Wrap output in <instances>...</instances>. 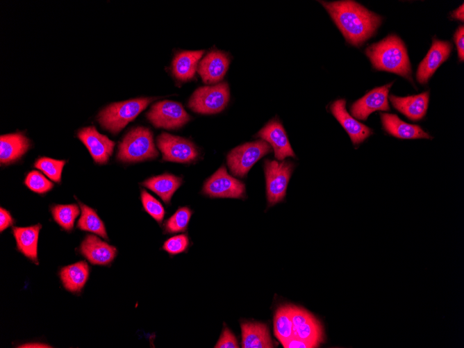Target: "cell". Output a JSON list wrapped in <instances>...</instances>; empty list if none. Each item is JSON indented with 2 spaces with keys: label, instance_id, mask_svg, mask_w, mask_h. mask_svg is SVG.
I'll return each instance as SVG.
<instances>
[{
  "label": "cell",
  "instance_id": "f35d334b",
  "mask_svg": "<svg viewBox=\"0 0 464 348\" xmlns=\"http://www.w3.org/2000/svg\"><path fill=\"white\" fill-rule=\"evenodd\" d=\"M463 4L459 6L456 10L452 13V17L463 21L464 20V14H463Z\"/></svg>",
  "mask_w": 464,
  "mask_h": 348
},
{
  "label": "cell",
  "instance_id": "8fae6325",
  "mask_svg": "<svg viewBox=\"0 0 464 348\" xmlns=\"http://www.w3.org/2000/svg\"><path fill=\"white\" fill-rule=\"evenodd\" d=\"M295 335L319 347L323 341V329L319 320L305 309L289 305Z\"/></svg>",
  "mask_w": 464,
  "mask_h": 348
},
{
  "label": "cell",
  "instance_id": "2e32d148",
  "mask_svg": "<svg viewBox=\"0 0 464 348\" xmlns=\"http://www.w3.org/2000/svg\"><path fill=\"white\" fill-rule=\"evenodd\" d=\"M345 99L335 101L330 106L331 111L347 132L354 144L361 143L372 133V129L358 122L346 110Z\"/></svg>",
  "mask_w": 464,
  "mask_h": 348
},
{
  "label": "cell",
  "instance_id": "d4e9b609",
  "mask_svg": "<svg viewBox=\"0 0 464 348\" xmlns=\"http://www.w3.org/2000/svg\"><path fill=\"white\" fill-rule=\"evenodd\" d=\"M181 183V178L163 174L147 179L142 185L158 195L165 204H169L174 193Z\"/></svg>",
  "mask_w": 464,
  "mask_h": 348
},
{
  "label": "cell",
  "instance_id": "d590c367",
  "mask_svg": "<svg viewBox=\"0 0 464 348\" xmlns=\"http://www.w3.org/2000/svg\"><path fill=\"white\" fill-rule=\"evenodd\" d=\"M285 348H314L313 344L294 335L282 344Z\"/></svg>",
  "mask_w": 464,
  "mask_h": 348
},
{
  "label": "cell",
  "instance_id": "6da1fadb",
  "mask_svg": "<svg viewBox=\"0 0 464 348\" xmlns=\"http://www.w3.org/2000/svg\"><path fill=\"white\" fill-rule=\"evenodd\" d=\"M346 40L361 45L371 38L381 23V17L354 1H321Z\"/></svg>",
  "mask_w": 464,
  "mask_h": 348
},
{
  "label": "cell",
  "instance_id": "8992f818",
  "mask_svg": "<svg viewBox=\"0 0 464 348\" xmlns=\"http://www.w3.org/2000/svg\"><path fill=\"white\" fill-rule=\"evenodd\" d=\"M272 151L264 140L247 142L232 149L227 155V164L235 176L243 177L263 156Z\"/></svg>",
  "mask_w": 464,
  "mask_h": 348
},
{
  "label": "cell",
  "instance_id": "5b68a950",
  "mask_svg": "<svg viewBox=\"0 0 464 348\" xmlns=\"http://www.w3.org/2000/svg\"><path fill=\"white\" fill-rule=\"evenodd\" d=\"M229 88L226 82L215 85L197 88L192 94L188 106L201 114H215L221 112L229 100Z\"/></svg>",
  "mask_w": 464,
  "mask_h": 348
},
{
  "label": "cell",
  "instance_id": "30bf717a",
  "mask_svg": "<svg viewBox=\"0 0 464 348\" xmlns=\"http://www.w3.org/2000/svg\"><path fill=\"white\" fill-rule=\"evenodd\" d=\"M157 144L164 160L186 163L194 161L198 156L194 144L179 136L163 133L158 137Z\"/></svg>",
  "mask_w": 464,
  "mask_h": 348
},
{
  "label": "cell",
  "instance_id": "4316f807",
  "mask_svg": "<svg viewBox=\"0 0 464 348\" xmlns=\"http://www.w3.org/2000/svg\"><path fill=\"white\" fill-rule=\"evenodd\" d=\"M274 332L281 344L295 335L289 305L280 306L274 317Z\"/></svg>",
  "mask_w": 464,
  "mask_h": 348
},
{
  "label": "cell",
  "instance_id": "cb8c5ba5",
  "mask_svg": "<svg viewBox=\"0 0 464 348\" xmlns=\"http://www.w3.org/2000/svg\"><path fill=\"white\" fill-rule=\"evenodd\" d=\"M204 53V50L183 51L177 53L172 61V72L174 76L181 81L192 79Z\"/></svg>",
  "mask_w": 464,
  "mask_h": 348
},
{
  "label": "cell",
  "instance_id": "ba28073f",
  "mask_svg": "<svg viewBox=\"0 0 464 348\" xmlns=\"http://www.w3.org/2000/svg\"><path fill=\"white\" fill-rule=\"evenodd\" d=\"M147 117L156 127L167 129L180 128L190 119L180 103L169 100L154 103L147 113Z\"/></svg>",
  "mask_w": 464,
  "mask_h": 348
},
{
  "label": "cell",
  "instance_id": "7c38bea8",
  "mask_svg": "<svg viewBox=\"0 0 464 348\" xmlns=\"http://www.w3.org/2000/svg\"><path fill=\"white\" fill-rule=\"evenodd\" d=\"M392 83L376 88L355 101L351 106L352 115L357 119L365 120L370 113L376 110H390L388 96Z\"/></svg>",
  "mask_w": 464,
  "mask_h": 348
},
{
  "label": "cell",
  "instance_id": "74e56055",
  "mask_svg": "<svg viewBox=\"0 0 464 348\" xmlns=\"http://www.w3.org/2000/svg\"><path fill=\"white\" fill-rule=\"evenodd\" d=\"M14 221L8 211L2 207L0 208V230L2 232L13 224Z\"/></svg>",
  "mask_w": 464,
  "mask_h": 348
},
{
  "label": "cell",
  "instance_id": "4dcf8cb0",
  "mask_svg": "<svg viewBox=\"0 0 464 348\" xmlns=\"http://www.w3.org/2000/svg\"><path fill=\"white\" fill-rule=\"evenodd\" d=\"M65 163V160L41 157L36 160L34 167L41 170L51 180L59 182L61 179V174Z\"/></svg>",
  "mask_w": 464,
  "mask_h": 348
},
{
  "label": "cell",
  "instance_id": "7a4b0ae2",
  "mask_svg": "<svg viewBox=\"0 0 464 348\" xmlns=\"http://www.w3.org/2000/svg\"><path fill=\"white\" fill-rule=\"evenodd\" d=\"M365 53L374 68L411 79V67L406 46L396 35H390L371 44Z\"/></svg>",
  "mask_w": 464,
  "mask_h": 348
},
{
  "label": "cell",
  "instance_id": "9a60e30c",
  "mask_svg": "<svg viewBox=\"0 0 464 348\" xmlns=\"http://www.w3.org/2000/svg\"><path fill=\"white\" fill-rule=\"evenodd\" d=\"M258 136L272 147L277 160L282 161L288 156H295L285 129L279 119L275 118L270 120L260 130Z\"/></svg>",
  "mask_w": 464,
  "mask_h": 348
},
{
  "label": "cell",
  "instance_id": "7402d4cb",
  "mask_svg": "<svg viewBox=\"0 0 464 348\" xmlns=\"http://www.w3.org/2000/svg\"><path fill=\"white\" fill-rule=\"evenodd\" d=\"M29 140L20 133L1 135L0 137V162L8 164L19 158L28 149Z\"/></svg>",
  "mask_w": 464,
  "mask_h": 348
},
{
  "label": "cell",
  "instance_id": "4fadbf2b",
  "mask_svg": "<svg viewBox=\"0 0 464 348\" xmlns=\"http://www.w3.org/2000/svg\"><path fill=\"white\" fill-rule=\"evenodd\" d=\"M77 136L85 145L95 163H107L113 151L115 142L113 140L99 133L94 126L80 129Z\"/></svg>",
  "mask_w": 464,
  "mask_h": 348
},
{
  "label": "cell",
  "instance_id": "d6986e66",
  "mask_svg": "<svg viewBox=\"0 0 464 348\" xmlns=\"http://www.w3.org/2000/svg\"><path fill=\"white\" fill-rule=\"evenodd\" d=\"M243 348L274 347L266 324L257 322L243 321L240 324Z\"/></svg>",
  "mask_w": 464,
  "mask_h": 348
},
{
  "label": "cell",
  "instance_id": "8d00e7d4",
  "mask_svg": "<svg viewBox=\"0 0 464 348\" xmlns=\"http://www.w3.org/2000/svg\"><path fill=\"white\" fill-rule=\"evenodd\" d=\"M457 47L458 55L459 60L461 61L464 59V27L459 26L456 31L454 36Z\"/></svg>",
  "mask_w": 464,
  "mask_h": 348
},
{
  "label": "cell",
  "instance_id": "484cf974",
  "mask_svg": "<svg viewBox=\"0 0 464 348\" xmlns=\"http://www.w3.org/2000/svg\"><path fill=\"white\" fill-rule=\"evenodd\" d=\"M89 267L84 261L66 266L61 269L60 276L64 287L73 292H80L86 283Z\"/></svg>",
  "mask_w": 464,
  "mask_h": 348
},
{
  "label": "cell",
  "instance_id": "f546056e",
  "mask_svg": "<svg viewBox=\"0 0 464 348\" xmlns=\"http://www.w3.org/2000/svg\"><path fill=\"white\" fill-rule=\"evenodd\" d=\"M192 214V210L189 207H179L165 222L164 233H175L184 232L188 228Z\"/></svg>",
  "mask_w": 464,
  "mask_h": 348
},
{
  "label": "cell",
  "instance_id": "ac0fdd59",
  "mask_svg": "<svg viewBox=\"0 0 464 348\" xmlns=\"http://www.w3.org/2000/svg\"><path fill=\"white\" fill-rule=\"evenodd\" d=\"M117 249L93 235H88L81 245V254L94 265H107L113 262Z\"/></svg>",
  "mask_w": 464,
  "mask_h": 348
},
{
  "label": "cell",
  "instance_id": "d6a6232c",
  "mask_svg": "<svg viewBox=\"0 0 464 348\" xmlns=\"http://www.w3.org/2000/svg\"><path fill=\"white\" fill-rule=\"evenodd\" d=\"M24 183L30 190L39 194L49 191L53 186L43 174L35 170L26 175Z\"/></svg>",
  "mask_w": 464,
  "mask_h": 348
},
{
  "label": "cell",
  "instance_id": "836d02e7",
  "mask_svg": "<svg viewBox=\"0 0 464 348\" xmlns=\"http://www.w3.org/2000/svg\"><path fill=\"white\" fill-rule=\"evenodd\" d=\"M188 247V237L187 235L181 234L174 235L167 240L163 245V249L172 256L185 252Z\"/></svg>",
  "mask_w": 464,
  "mask_h": 348
},
{
  "label": "cell",
  "instance_id": "1f68e13d",
  "mask_svg": "<svg viewBox=\"0 0 464 348\" xmlns=\"http://www.w3.org/2000/svg\"><path fill=\"white\" fill-rule=\"evenodd\" d=\"M141 201L145 211L160 224L165 214V209L160 202L144 190L141 192Z\"/></svg>",
  "mask_w": 464,
  "mask_h": 348
},
{
  "label": "cell",
  "instance_id": "5bb4252c",
  "mask_svg": "<svg viewBox=\"0 0 464 348\" xmlns=\"http://www.w3.org/2000/svg\"><path fill=\"white\" fill-rule=\"evenodd\" d=\"M452 45L449 42L434 39L431 49L421 61L417 71V80L420 83H426L438 67L450 55Z\"/></svg>",
  "mask_w": 464,
  "mask_h": 348
},
{
  "label": "cell",
  "instance_id": "e575fe53",
  "mask_svg": "<svg viewBox=\"0 0 464 348\" xmlns=\"http://www.w3.org/2000/svg\"><path fill=\"white\" fill-rule=\"evenodd\" d=\"M215 348H238L239 345L235 335L225 326L220 337L215 345Z\"/></svg>",
  "mask_w": 464,
  "mask_h": 348
},
{
  "label": "cell",
  "instance_id": "603a6c76",
  "mask_svg": "<svg viewBox=\"0 0 464 348\" xmlns=\"http://www.w3.org/2000/svg\"><path fill=\"white\" fill-rule=\"evenodd\" d=\"M41 229L40 224L28 227H14L13 235L18 250L25 256L38 263V241Z\"/></svg>",
  "mask_w": 464,
  "mask_h": 348
},
{
  "label": "cell",
  "instance_id": "ffe728a7",
  "mask_svg": "<svg viewBox=\"0 0 464 348\" xmlns=\"http://www.w3.org/2000/svg\"><path fill=\"white\" fill-rule=\"evenodd\" d=\"M429 92L405 97L391 95L390 100L394 107L412 120H419L426 114L429 103Z\"/></svg>",
  "mask_w": 464,
  "mask_h": 348
},
{
  "label": "cell",
  "instance_id": "83f0119b",
  "mask_svg": "<svg viewBox=\"0 0 464 348\" xmlns=\"http://www.w3.org/2000/svg\"><path fill=\"white\" fill-rule=\"evenodd\" d=\"M81 215L78 221L77 226L81 230L92 232L104 239H108L104 224L96 212L90 207L79 203Z\"/></svg>",
  "mask_w": 464,
  "mask_h": 348
},
{
  "label": "cell",
  "instance_id": "ab89813d",
  "mask_svg": "<svg viewBox=\"0 0 464 348\" xmlns=\"http://www.w3.org/2000/svg\"><path fill=\"white\" fill-rule=\"evenodd\" d=\"M20 347H48V345L40 343H31L27 345L26 344L21 346Z\"/></svg>",
  "mask_w": 464,
  "mask_h": 348
},
{
  "label": "cell",
  "instance_id": "3957f363",
  "mask_svg": "<svg viewBox=\"0 0 464 348\" xmlns=\"http://www.w3.org/2000/svg\"><path fill=\"white\" fill-rule=\"evenodd\" d=\"M155 99L141 97L111 103L99 113L98 120L103 128L114 134L117 133Z\"/></svg>",
  "mask_w": 464,
  "mask_h": 348
},
{
  "label": "cell",
  "instance_id": "52a82bcc",
  "mask_svg": "<svg viewBox=\"0 0 464 348\" xmlns=\"http://www.w3.org/2000/svg\"><path fill=\"white\" fill-rule=\"evenodd\" d=\"M293 168L294 164L290 161L281 163L270 160L265 161L264 169L269 206H273L284 199Z\"/></svg>",
  "mask_w": 464,
  "mask_h": 348
},
{
  "label": "cell",
  "instance_id": "44dd1931",
  "mask_svg": "<svg viewBox=\"0 0 464 348\" xmlns=\"http://www.w3.org/2000/svg\"><path fill=\"white\" fill-rule=\"evenodd\" d=\"M381 118L383 128L395 137L402 139L431 138L420 126L407 124L396 115L381 113Z\"/></svg>",
  "mask_w": 464,
  "mask_h": 348
},
{
  "label": "cell",
  "instance_id": "9c48e42d",
  "mask_svg": "<svg viewBox=\"0 0 464 348\" xmlns=\"http://www.w3.org/2000/svg\"><path fill=\"white\" fill-rule=\"evenodd\" d=\"M202 192L210 197L243 199L245 185L230 176L226 167L222 166L205 182Z\"/></svg>",
  "mask_w": 464,
  "mask_h": 348
},
{
  "label": "cell",
  "instance_id": "f1b7e54d",
  "mask_svg": "<svg viewBox=\"0 0 464 348\" xmlns=\"http://www.w3.org/2000/svg\"><path fill=\"white\" fill-rule=\"evenodd\" d=\"M51 213L54 220L62 228L70 231L79 214V208L76 204L56 205L51 208Z\"/></svg>",
  "mask_w": 464,
  "mask_h": 348
},
{
  "label": "cell",
  "instance_id": "e0dca14e",
  "mask_svg": "<svg viewBox=\"0 0 464 348\" xmlns=\"http://www.w3.org/2000/svg\"><path fill=\"white\" fill-rule=\"evenodd\" d=\"M229 63V57L226 53L213 50L200 61L197 70L204 83H215L223 78Z\"/></svg>",
  "mask_w": 464,
  "mask_h": 348
},
{
  "label": "cell",
  "instance_id": "277c9868",
  "mask_svg": "<svg viewBox=\"0 0 464 348\" xmlns=\"http://www.w3.org/2000/svg\"><path fill=\"white\" fill-rule=\"evenodd\" d=\"M151 131L144 127L131 130L119 144L117 158L122 162H137L157 157Z\"/></svg>",
  "mask_w": 464,
  "mask_h": 348
}]
</instances>
